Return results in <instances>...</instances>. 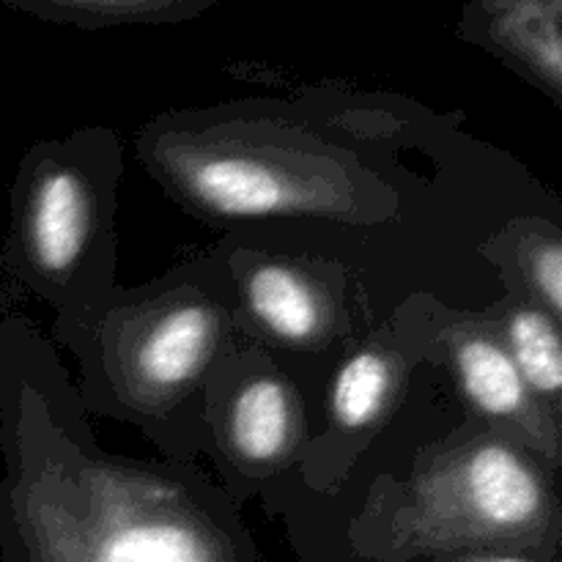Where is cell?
Wrapping results in <instances>:
<instances>
[{"label":"cell","instance_id":"6da1fadb","mask_svg":"<svg viewBox=\"0 0 562 562\" xmlns=\"http://www.w3.org/2000/svg\"><path fill=\"white\" fill-rule=\"evenodd\" d=\"M0 562H261L239 505L184 461L99 448L31 318H0Z\"/></svg>","mask_w":562,"mask_h":562},{"label":"cell","instance_id":"7a4b0ae2","mask_svg":"<svg viewBox=\"0 0 562 562\" xmlns=\"http://www.w3.org/2000/svg\"><path fill=\"white\" fill-rule=\"evenodd\" d=\"M409 104L311 91L170 110L137 132V162L184 212L214 225L313 223L379 231L404 223L393 173Z\"/></svg>","mask_w":562,"mask_h":562},{"label":"cell","instance_id":"3957f363","mask_svg":"<svg viewBox=\"0 0 562 562\" xmlns=\"http://www.w3.org/2000/svg\"><path fill=\"white\" fill-rule=\"evenodd\" d=\"M228 269L209 252L82 311L55 313L53 344L77 362L88 415L130 423L165 459L195 464L217 362L245 340Z\"/></svg>","mask_w":562,"mask_h":562},{"label":"cell","instance_id":"277c9868","mask_svg":"<svg viewBox=\"0 0 562 562\" xmlns=\"http://www.w3.org/2000/svg\"><path fill=\"white\" fill-rule=\"evenodd\" d=\"M558 472L486 423L467 417L417 450L404 475L362 492L335 525L327 562H417L503 552L560 560Z\"/></svg>","mask_w":562,"mask_h":562},{"label":"cell","instance_id":"5b68a950","mask_svg":"<svg viewBox=\"0 0 562 562\" xmlns=\"http://www.w3.org/2000/svg\"><path fill=\"white\" fill-rule=\"evenodd\" d=\"M124 146L110 126L33 143L9 192L3 261L14 283L55 313L97 305L115 280V214Z\"/></svg>","mask_w":562,"mask_h":562},{"label":"cell","instance_id":"8992f818","mask_svg":"<svg viewBox=\"0 0 562 562\" xmlns=\"http://www.w3.org/2000/svg\"><path fill=\"white\" fill-rule=\"evenodd\" d=\"M313 415L300 371L245 338L212 371L203 398V448L236 505L300 481Z\"/></svg>","mask_w":562,"mask_h":562},{"label":"cell","instance_id":"52a82bcc","mask_svg":"<svg viewBox=\"0 0 562 562\" xmlns=\"http://www.w3.org/2000/svg\"><path fill=\"white\" fill-rule=\"evenodd\" d=\"M217 252L234 285L247 338L280 357H335L368 333L355 280L327 256L269 252L231 239Z\"/></svg>","mask_w":562,"mask_h":562},{"label":"cell","instance_id":"ba28073f","mask_svg":"<svg viewBox=\"0 0 562 562\" xmlns=\"http://www.w3.org/2000/svg\"><path fill=\"white\" fill-rule=\"evenodd\" d=\"M426 362L404 318L368 327L335 360L322 401V428H311L300 464L307 497H335L368 445L393 420L409 393L417 366Z\"/></svg>","mask_w":562,"mask_h":562},{"label":"cell","instance_id":"9c48e42d","mask_svg":"<svg viewBox=\"0 0 562 562\" xmlns=\"http://www.w3.org/2000/svg\"><path fill=\"white\" fill-rule=\"evenodd\" d=\"M398 316L426 362L448 368L475 420L519 442L560 475L562 423L527 390L486 311L461 313L437 300H420L401 307Z\"/></svg>","mask_w":562,"mask_h":562},{"label":"cell","instance_id":"30bf717a","mask_svg":"<svg viewBox=\"0 0 562 562\" xmlns=\"http://www.w3.org/2000/svg\"><path fill=\"white\" fill-rule=\"evenodd\" d=\"M456 33L562 104V0H467Z\"/></svg>","mask_w":562,"mask_h":562},{"label":"cell","instance_id":"8fae6325","mask_svg":"<svg viewBox=\"0 0 562 562\" xmlns=\"http://www.w3.org/2000/svg\"><path fill=\"white\" fill-rule=\"evenodd\" d=\"M477 252L494 263L505 294L521 296L562 322V231L554 220H510Z\"/></svg>","mask_w":562,"mask_h":562},{"label":"cell","instance_id":"7c38bea8","mask_svg":"<svg viewBox=\"0 0 562 562\" xmlns=\"http://www.w3.org/2000/svg\"><path fill=\"white\" fill-rule=\"evenodd\" d=\"M486 313L497 324L505 349L527 390L554 420L562 423V344L558 318L514 294H503V300L494 302Z\"/></svg>","mask_w":562,"mask_h":562},{"label":"cell","instance_id":"4fadbf2b","mask_svg":"<svg viewBox=\"0 0 562 562\" xmlns=\"http://www.w3.org/2000/svg\"><path fill=\"white\" fill-rule=\"evenodd\" d=\"M25 14L80 31L119 25H179L206 14L223 0H3Z\"/></svg>","mask_w":562,"mask_h":562},{"label":"cell","instance_id":"5bb4252c","mask_svg":"<svg viewBox=\"0 0 562 562\" xmlns=\"http://www.w3.org/2000/svg\"><path fill=\"white\" fill-rule=\"evenodd\" d=\"M428 562H560V560H541L527 558V554H503V552H470V554H445Z\"/></svg>","mask_w":562,"mask_h":562},{"label":"cell","instance_id":"9a60e30c","mask_svg":"<svg viewBox=\"0 0 562 562\" xmlns=\"http://www.w3.org/2000/svg\"><path fill=\"white\" fill-rule=\"evenodd\" d=\"M417 562H428V560H417Z\"/></svg>","mask_w":562,"mask_h":562}]
</instances>
